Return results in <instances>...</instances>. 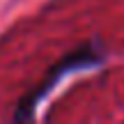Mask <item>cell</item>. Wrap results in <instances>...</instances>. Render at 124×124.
Returning <instances> with one entry per match:
<instances>
[{
	"mask_svg": "<svg viewBox=\"0 0 124 124\" xmlns=\"http://www.w3.org/2000/svg\"><path fill=\"white\" fill-rule=\"evenodd\" d=\"M103 60H106V55H103L101 46L94 44V41H85V44H80L78 48L69 51L67 55H62V58L46 71L44 78H41L25 97H21V101L16 103V110H14L12 120L14 122H28V120H32L35 113H37V106L48 97L51 90H53L64 76L74 74V71H80V69L99 67Z\"/></svg>",
	"mask_w": 124,
	"mask_h": 124,
	"instance_id": "6da1fadb",
	"label": "cell"
}]
</instances>
